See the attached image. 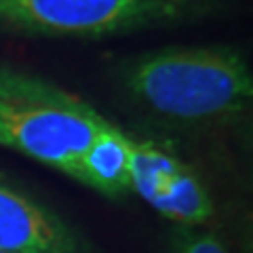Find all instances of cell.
<instances>
[{
    "label": "cell",
    "mask_w": 253,
    "mask_h": 253,
    "mask_svg": "<svg viewBox=\"0 0 253 253\" xmlns=\"http://www.w3.org/2000/svg\"><path fill=\"white\" fill-rule=\"evenodd\" d=\"M123 89L146 114L173 125L243 116L253 99L249 61L232 46H169L125 63Z\"/></svg>",
    "instance_id": "1"
},
{
    "label": "cell",
    "mask_w": 253,
    "mask_h": 253,
    "mask_svg": "<svg viewBox=\"0 0 253 253\" xmlns=\"http://www.w3.org/2000/svg\"><path fill=\"white\" fill-rule=\"evenodd\" d=\"M219 0H0V34L114 38L207 17Z\"/></svg>",
    "instance_id": "2"
},
{
    "label": "cell",
    "mask_w": 253,
    "mask_h": 253,
    "mask_svg": "<svg viewBox=\"0 0 253 253\" xmlns=\"http://www.w3.org/2000/svg\"><path fill=\"white\" fill-rule=\"evenodd\" d=\"M110 121L89 106L0 99V146L74 175L86 146Z\"/></svg>",
    "instance_id": "3"
},
{
    "label": "cell",
    "mask_w": 253,
    "mask_h": 253,
    "mask_svg": "<svg viewBox=\"0 0 253 253\" xmlns=\"http://www.w3.org/2000/svg\"><path fill=\"white\" fill-rule=\"evenodd\" d=\"M131 192L177 226L201 228L213 215V201L186 163L150 141H129Z\"/></svg>",
    "instance_id": "4"
},
{
    "label": "cell",
    "mask_w": 253,
    "mask_h": 253,
    "mask_svg": "<svg viewBox=\"0 0 253 253\" xmlns=\"http://www.w3.org/2000/svg\"><path fill=\"white\" fill-rule=\"evenodd\" d=\"M0 251L86 253L81 239L59 215L0 181Z\"/></svg>",
    "instance_id": "5"
},
{
    "label": "cell",
    "mask_w": 253,
    "mask_h": 253,
    "mask_svg": "<svg viewBox=\"0 0 253 253\" xmlns=\"http://www.w3.org/2000/svg\"><path fill=\"white\" fill-rule=\"evenodd\" d=\"M129 141L123 129L108 123L83 152L72 179L97 190L108 199L131 192L129 181Z\"/></svg>",
    "instance_id": "6"
},
{
    "label": "cell",
    "mask_w": 253,
    "mask_h": 253,
    "mask_svg": "<svg viewBox=\"0 0 253 253\" xmlns=\"http://www.w3.org/2000/svg\"><path fill=\"white\" fill-rule=\"evenodd\" d=\"M0 99H23V101H41L53 106H81L83 99L63 91L61 86L38 76H30L21 70H15L0 63Z\"/></svg>",
    "instance_id": "7"
},
{
    "label": "cell",
    "mask_w": 253,
    "mask_h": 253,
    "mask_svg": "<svg viewBox=\"0 0 253 253\" xmlns=\"http://www.w3.org/2000/svg\"><path fill=\"white\" fill-rule=\"evenodd\" d=\"M171 253H228V249L211 232L177 226L171 239Z\"/></svg>",
    "instance_id": "8"
},
{
    "label": "cell",
    "mask_w": 253,
    "mask_h": 253,
    "mask_svg": "<svg viewBox=\"0 0 253 253\" xmlns=\"http://www.w3.org/2000/svg\"><path fill=\"white\" fill-rule=\"evenodd\" d=\"M0 253H6V251H0Z\"/></svg>",
    "instance_id": "9"
}]
</instances>
